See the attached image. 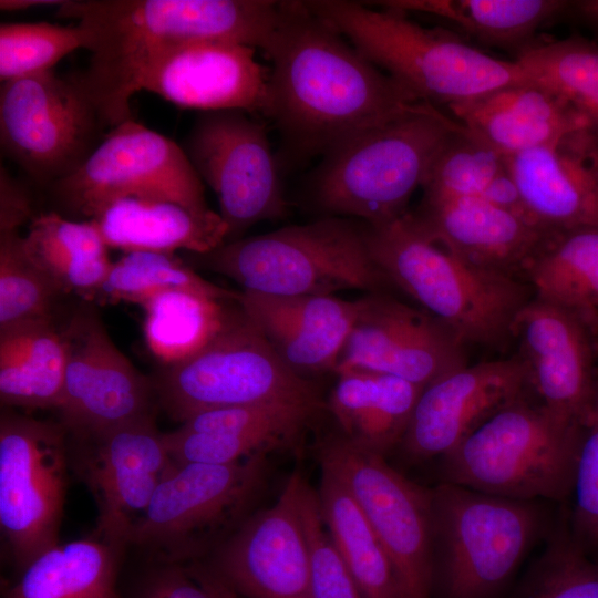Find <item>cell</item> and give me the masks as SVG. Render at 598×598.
<instances>
[{
	"label": "cell",
	"instance_id": "obj_36",
	"mask_svg": "<svg viewBox=\"0 0 598 598\" xmlns=\"http://www.w3.org/2000/svg\"><path fill=\"white\" fill-rule=\"evenodd\" d=\"M172 290L218 300H237L239 295L207 281L174 254L133 251L112 262L89 302H133L141 306L147 299Z\"/></svg>",
	"mask_w": 598,
	"mask_h": 598
},
{
	"label": "cell",
	"instance_id": "obj_41",
	"mask_svg": "<svg viewBox=\"0 0 598 598\" xmlns=\"http://www.w3.org/2000/svg\"><path fill=\"white\" fill-rule=\"evenodd\" d=\"M83 48L79 27L49 22L0 24V81L53 70L75 49Z\"/></svg>",
	"mask_w": 598,
	"mask_h": 598
},
{
	"label": "cell",
	"instance_id": "obj_13",
	"mask_svg": "<svg viewBox=\"0 0 598 598\" xmlns=\"http://www.w3.org/2000/svg\"><path fill=\"white\" fill-rule=\"evenodd\" d=\"M385 456L343 436L319 447L321 466L349 491L385 549L405 598H431L434 584L432 492L390 466Z\"/></svg>",
	"mask_w": 598,
	"mask_h": 598
},
{
	"label": "cell",
	"instance_id": "obj_39",
	"mask_svg": "<svg viewBox=\"0 0 598 598\" xmlns=\"http://www.w3.org/2000/svg\"><path fill=\"white\" fill-rule=\"evenodd\" d=\"M62 295L29 258L19 231L0 234V330L54 318Z\"/></svg>",
	"mask_w": 598,
	"mask_h": 598
},
{
	"label": "cell",
	"instance_id": "obj_27",
	"mask_svg": "<svg viewBox=\"0 0 598 598\" xmlns=\"http://www.w3.org/2000/svg\"><path fill=\"white\" fill-rule=\"evenodd\" d=\"M92 220L106 246L125 254L185 250L202 255L228 239V228L218 213H198L167 200L122 199Z\"/></svg>",
	"mask_w": 598,
	"mask_h": 598
},
{
	"label": "cell",
	"instance_id": "obj_44",
	"mask_svg": "<svg viewBox=\"0 0 598 598\" xmlns=\"http://www.w3.org/2000/svg\"><path fill=\"white\" fill-rule=\"evenodd\" d=\"M573 494V535L584 547H598V382L594 409L581 436Z\"/></svg>",
	"mask_w": 598,
	"mask_h": 598
},
{
	"label": "cell",
	"instance_id": "obj_26",
	"mask_svg": "<svg viewBox=\"0 0 598 598\" xmlns=\"http://www.w3.org/2000/svg\"><path fill=\"white\" fill-rule=\"evenodd\" d=\"M448 110L463 126L506 157L591 125L560 94L534 80L502 86Z\"/></svg>",
	"mask_w": 598,
	"mask_h": 598
},
{
	"label": "cell",
	"instance_id": "obj_14",
	"mask_svg": "<svg viewBox=\"0 0 598 598\" xmlns=\"http://www.w3.org/2000/svg\"><path fill=\"white\" fill-rule=\"evenodd\" d=\"M63 424L4 411L0 419V527L22 570L58 544L70 452Z\"/></svg>",
	"mask_w": 598,
	"mask_h": 598
},
{
	"label": "cell",
	"instance_id": "obj_37",
	"mask_svg": "<svg viewBox=\"0 0 598 598\" xmlns=\"http://www.w3.org/2000/svg\"><path fill=\"white\" fill-rule=\"evenodd\" d=\"M515 61L566 99L598 131V42L578 35L535 43Z\"/></svg>",
	"mask_w": 598,
	"mask_h": 598
},
{
	"label": "cell",
	"instance_id": "obj_20",
	"mask_svg": "<svg viewBox=\"0 0 598 598\" xmlns=\"http://www.w3.org/2000/svg\"><path fill=\"white\" fill-rule=\"evenodd\" d=\"M362 305L334 372L361 369L425 386L467 364L465 347L434 317L383 291Z\"/></svg>",
	"mask_w": 598,
	"mask_h": 598
},
{
	"label": "cell",
	"instance_id": "obj_38",
	"mask_svg": "<svg viewBox=\"0 0 598 598\" xmlns=\"http://www.w3.org/2000/svg\"><path fill=\"white\" fill-rule=\"evenodd\" d=\"M507 172L506 156L461 124L433 159L421 186L423 197L483 198Z\"/></svg>",
	"mask_w": 598,
	"mask_h": 598
},
{
	"label": "cell",
	"instance_id": "obj_34",
	"mask_svg": "<svg viewBox=\"0 0 598 598\" xmlns=\"http://www.w3.org/2000/svg\"><path fill=\"white\" fill-rule=\"evenodd\" d=\"M118 555L99 538L56 544L22 569L6 598H116Z\"/></svg>",
	"mask_w": 598,
	"mask_h": 598
},
{
	"label": "cell",
	"instance_id": "obj_23",
	"mask_svg": "<svg viewBox=\"0 0 598 598\" xmlns=\"http://www.w3.org/2000/svg\"><path fill=\"white\" fill-rule=\"evenodd\" d=\"M506 159L538 225L550 231L598 227V131L591 125Z\"/></svg>",
	"mask_w": 598,
	"mask_h": 598
},
{
	"label": "cell",
	"instance_id": "obj_24",
	"mask_svg": "<svg viewBox=\"0 0 598 598\" xmlns=\"http://www.w3.org/2000/svg\"><path fill=\"white\" fill-rule=\"evenodd\" d=\"M237 302L282 363L307 379L309 374L336 371L362 299L243 290Z\"/></svg>",
	"mask_w": 598,
	"mask_h": 598
},
{
	"label": "cell",
	"instance_id": "obj_12",
	"mask_svg": "<svg viewBox=\"0 0 598 598\" xmlns=\"http://www.w3.org/2000/svg\"><path fill=\"white\" fill-rule=\"evenodd\" d=\"M265 470L266 454L226 465H177L156 488L131 544L159 564L199 557L246 512Z\"/></svg>",
	"mask_w": 598,
	"mask_h": 598
},
{
	"label": "cell",
	"instance_id": "obj_29",
	"mask_svg": "<svg viewBox=\"0 0 598 598\" xmlns=\"http://www.w3.org/2000/svg\"><path fill=\"white\" fill-rule=\"evenodd\" d=\"M380 7L439 18L478 42L517 54L539 29L567 17L568 0H389Z\"/></svg>",
	"mask_w": 598,
	"mask_h": 598
},
{
	"label": "cell",
	"instance_id": "obj_3",
	"mask_svg": "<svg viewBox=\"0 0 598 598\" xmlns=\"http://www.w3.org/2000/svg\"><path fill=\"white\" fill-rule=\"evenodd\" d=\"M365 228L371 258L388 283L411 297L462 346L497 347L512 339L517 315L533 298L523 279L456 256L409 210Z\"/></svg>",
	"mask_w": 598,
	"mask_h": 598
},
{
	"label": "cell",
	"instance_id": "obj_33",
	"mask_svg": "<svg viewBox=\"0 0 598 598\" xmlns=\"http://www.w3.org/2000/svg\"><path fill=\"white\" fill-rule=\"evenodd\" d=\"M318 493L324 524L361 598H405L394 567L342 482L321 466Z\"/></svg>",
	"mask_w": 598,
	"mask_h": 598
},
{
	"label": "cell",
	"instance_id": "obj_9",
	"mask_svg": "<svg viewBox=\"0 0 598 598\" xmlns=\"http://www.w3.org/2000/svg\"><path fill=\"white\" fill-rule=\"evenodd\" d=\"M156 403L175 421L214 409L291 402L322 405L308 379L292 372L238 305L230 301L220 329L188 359L152 378Z\"/></svg>",
	"mask_w": 598,
	"mask_h": 598
},
{
	"label": "cell",
	"instance_id": "obj_10",
	"mask_svg": "<svg viewBox=\"0 0 598 598\" xmlns=\"http://www.w3.org/2000/svg\"><path fill=\"white\" fill-rule=\"evenodd\" d=\"M54 210L92 220L122 199L167 200L210 210L205 188L179 144L131 118L111 128L71 175L48 188Z\"/></svg>",
	"mask_w": 598,
	"mask_h": 598
},
{
	"label": "cell",
	"instance_id": "obj_40",
	"mask_svg": "<svg viewBox=\"0 0 598 598\" xmlns=\"http://www.w3.org/2000/svg\"><path fill=\"white\" fill-rule=\"evenodd\" d=\"M514 598H598V563L587 557L573 533L558 530Z\"/></svg>",
	"mask_w": 598,
	"mask_h": 598
},
{
	"label": "cell",
	"instance_id": "obj_17",
	"mask_svg": "<svg viewBox=\"0 0 598 598\" xmlns=\"http://www.w3.org/2000/svg\"><path fill=\"white\" fill-rule=\"evenodd\" d=\"M154 415L73 437L70 462L97 506L96 538L121 551L131 544L153 495L177 464Z\"/></svg>",
	"mask_w": 598,
	"mask_h": 598
},
{
	"label": "cell",
	"instance_id": "obj_30",
	"mask_svg": "<svg viewBox=\"0 0 598 598\" xmlns=\"http://www.w3.org/2000/svg\"><path fill=\"white\" fill-rule=\"evenodd\" d=\"M65 346L54 318L0 330L2 405L56 409L63 390Z\"/></svg>",
	"mask_w": 598,
	"mask_h": 598
},
{
	"label": "cell",
	"instance_id": "obj_15",
	"mask_svg": "<svg viewBox=\"0 0 598 598\" xmlns=\"http://www.w3.org/2000/svg\"><path fill=\"white\" fill-rule=\"evenodd\" d=\"M203 184L215 193L227 241L287 212L277 161L265 126L237 110L198 112L182 143Z\"/></svg>",
	"mask_w": 598,
	"mask_h": 598
},
{
	"label": "cell",
	"instance_id": "obj_49",
	"mask_svg": "<svg viewBox=\"0 0 598 598\" xmlns=\"http://www.w3.org/2000/svg\"><path fill=\"white\" fill-rule=\"evenodd\" d=\"M66 0H0L2 11H22L40 7L62 6Z\"/></svg>",
	"mask_w": 598,
	"mask_h": 598
},
{
	"label": "cell",
	"instance_id": "obj_46",
	"mask_svg": "<svg viewBox=\"0 0 598 598\" xmlns=\"http://www.w3.org/2000/svg\"><path fill=\"white\" fill-rule=\"evenodd\" d=\"M37 215L30 190L13 177L3 166H0V234L14 233Z\"/></svg>",
	"mask_w": 598,
	"mask_h": 598
},
{
	"label": "cell",
	"instance_id": "obj_6",
	"mask_svg": "<svg viewBox=\"0 0 598 598\" xmlns=\"http://www.w3.org/2000/svg\"><path fill=\"white\" fill-rule=\"evenodd\" d=\"M582 432L529 391L441 458L443 482L512 499L563 501L573 494Z\"/></svg>",
	"mask_w": 598,
	"mask_h": 598
},
{
	"label": "cell",
	"instance_id": "obj_25",
	"mask_svg": "<svg viewBox=\"0 0 598 598\" xmlns=\"http://www.w3.org/2000/svg\"><path fill=\"white\" fill-rule=\"evenodd\" d=\"M430 236L476 266L523 279L550 231L480 197H423L413 213Z\"/></svg>",
	"mask_w": 598,
	"mask_h": 598
},
{
	"label": "cell",
	"instance_id": "obj_42",
	"mask_svg": "<svg viewBox=\"0 0 598 598\" xmlns=\"http://www.w3.org/2000/svg\"><path fill=\"white\" fill-rule=\"evenodd\" d=\"M298 504L309 548L313 598H361L324 524L318 493L303 475L299 485Z\"/></svg>",
	"mask_w": 598,
	"mask_h": 598
},
{
	"label": "cell",
	"instance_id": "obj_18",
	"mask_svg": "<svg viewBox=\"0 0 598 598\" xmlns=\"http://www.w3.org/2000/svg\"><path fill=\"white\" fill-rule=\"evenodd\" d=\"M512 339L533 395L550 412L585 429L598 382V322L533 297L519 311Z\"/></svg>",
	"mask_w": 598,
	"mask_h": 598
},
{
	"label": "cell",
	"instance_id": "obj_45",
	"mask_svg": "<svg viewBox=\"0 0 598 598\" xmlns=\"http://www.w3.org/2000/svg\"><path fill=\"white\" fill-rule=\"evenodd\" d=\"M132 598H212L181 564H161L148 571Z\"/></svg>",
	"mask_w": 598,
	"mask_h": 598
},
{
	"label": "cell",
	"instance_id": "obj_4",
	"mask_svg": "<svg viewBox=\"0 0 598 598\" xmlns=\"http://www.w3.org/2000/svg\"><path fill=\"white\" fill-rule=\"evenodd\" d=\"M307 4L363 56L416 97L437 107L448 109L532 80L515 60L488 55L447 30L416 23L404 12L346 0Z\"/></svg>",
	"mask_w": 598,
	"mask_h": 598
},
{
	"label": "cell",
	"instance_id": "obj_32",
	"mask_svg": "<svg viewBox=\"0 0 598 598\" xmlns=\"http://www.w3.org/2000/svg\"><path fill=\"white\" fill-rule=\"evenodd\" d=\"M523 280L533 297L598 322V227L553 233Z\"/></svg>",
	"mask_w": 598,
	"mask_h": 598
},
{
	"label": "cell",
	"instance_id": "obj_19",
	"mask_svg": "<svg viewBox=\"0 0 598 598\" xmlns=\"http://www.w3.org/2000/svg\"><path fill=\"white\" fill-rule=\"evenodd\" d=\"M300 471L277 502L243 522L216 551L210 568L246 598H313L308 542L298 494Z\"/></svg>",
	"mask_w": 598,
	"mask_h": 598
},
{
	"label": "cell",
	"instance_id": "obj_1",
	"mask_svg": "<svg viewBox=\"0 0 598 598\" xmlns=\"http://www.w3.org/2000/svg\"><path fill=\"white\" fill-rule=\"evenodd\" d=\"M266 116L297 156H326L349 140L424 102L363 56L307 1H283L265 53Z\"/></svg>",
	"mask_w": 598,
	"mask_h": 598
},
{
	"label": "cell",
	"instance_id": "obj_28",
	"mask_svg": "<svg viewBox=\"0 0 598 598\" xmlns=\"http://www.w3.org/2000/svg\"><path fill=\"white\" fill-rule=\"evenodd\" d=\"M328 409L341 436L385 456L408 429L423 386L404 379L361 369L337 372Z\"/></svg>",
	"mask_w": 598,
	"mask_h": 598
},
{
	"label": "cell",
	"instance_id": "obj_7",
	"mask_svg": "<svg viewBox=\"0 0 598 598\" xmlns=\"http://www.w3.org/2000/svg\"><path fill=\"white\" fill-rule=\"evenodd\" d=\"M193 256L243 290L266 295L372 293L389 285L371 258L365 226L338 216L239 237Z\"/></svg>",
	"mask_w": 598,
	"mask_h": 598
},
{
	"label": "cell",
	"instance_id": "obj_2",
	"mask_svg": "<svg viewBox=\"0 0 598 598\" xmlns=\"http://www.w3.org/2000/svg\"><path fill=\"white\" fill-rule=\"evenodd\" d=\"M282 7L270 0H66L56 14L78 22L90 60L73 78L111 130L133 118L131 99L159 58L199 41L266 53Z\"/></svg>",
	"mask_w": 598,
	"mask_h": 598
},
{
	"label": "cell",
	"instance_id": "obj_43",
	"mask_svg": "<svg viewBox=\"0 0 598 598\" xmlns=\"http://www.w3.org/2000/svg\"><path fill=\"white\" fill-rule=\"evenodd\" d=\"M164 443L172 460L183 464H234L258 454L285 450L266 437L219 432H193L178 427L164 433Z\"/></svg>",
	"mask_w": 598,
	"mask_h": 598
},
{
	"label": "cell",
	"instance_id": "obj_16",
	"mask_svg": "<svg viewBox=\"0 0 598 598\" xmlns=\"http://www.w3.org/2000/svg\"><path fill=\"white\" fill-rule=\"evenodd\" d=\"M60 329L65 372L56 410L68 434L90 436L154 415L152 378L117 349L95 308H75Z\"/></svg>",
	"mask_w": 598,
	"mask_h": 598
},
{
	"label": "cell",
	"instance_id": "obj_22",
	"mask_svg": "<svg viewBox=\"0 0 598 598\" xmlns=\"http://www.w3.org/2000/svg\"><path fill=\"white\" fill-rule=\"evenodd\" d=\"M256 51L228 41L184 44L150 66L141 90L198 112L237 110L266 116L269 70Z\"/></svg>",
	"mask_w": 598,
	"mask_h": 598
},
{
	"label": "cell",
	"instance_id": "obj_47",
	"mask_svg": "<svg viewBox=\"0 0 598 598\" xmlns=\"http://www.w3.org/2000/svg\"><path fill=\"white\" fill-rule=\"evenodd\" d=\"M187 568L190 575L212 598H241L210 567L202 564H193Z\"/></svg>",
	"mask_w": 598,
	"mask_h": 598
},
{
	"label": "cell",
	"instance_id": "obj_35",
	"mask_svg": "<svg viewBox=\"0 0 598 598\" xmlns=\"http://www.w3.org/2000/svg\"><path fill=\"white\" fill-rule=\"evenodd\" d=\"M230 301L179 290L147 299L141 307L150 351L163 365L194 355L220 329Z\"/></svg>",
	"mask_w": 598,
	"mask_h": 598
},
{
	"label": "cell",
	"instance_id": "obj_5",
	"mask_svg": "<svg viewBox=\"0 0 598 598\" xmlns=\"http://www.w3.org/2000/svg\"><path fill=\"white\" fill-rule=\"evenodd\" d=\"M460 126L440 107L422 102L349 140L323 156L313 182L317 205L368 226L402 216L436 154Z\"/></svg>",
	"mask_w": 598,
	"mask_h": 598
},
{
	"label": "cell",
	"instance_id": "obj_48",
	"mask_svg": "<svg viewBox=\"0 0 598 598\" xmlns=\"http://www.w3.org/2000/svg\"><path fill=\"white\" fill-rule=\"evenodd\" d=\"M567 17L588 28L598 42V0L570 1Z\"/></svg>",
	"mask_w": 598,
	"mask_h": 598
},
{
	"label": "cell",
	"instance_id": "obj_8",
	"mask_svg": "<svg viewBox=\"0 0 598 598\" xmlns=\"http://www.w3.org/2000/svg\"><path fill=\"white\" fill-rule=\"evenodd\" d=\"M432 492L434 581L444 598H493L546 525L536 501L442 482Z\"/></svg>",
	"mask_w": 598,
	"mask_h": 598
},
{
	"label": "cell",
	"instance_id": "obj_11",
	"mask_svg": "<svg viewBox=\"0 0 598 598\" xmlns=\"http://www.w3.org/2000/svg\"><path fill=\"white\" fill-rule=\"evenodd\" d=\"M105 128L73 75L50 70L1 83V151L44 188L75 172Z\"/></svg>",
	"mask_w": 598,
	"mask_h": 598
},
{
	"label": "cell",
	"instance_id": "obj_31",
	"mask_svg": "<svg viewBox=\"0 0 598 598\" xmlns=\"http://www.w3.org/2000/svg\"><path fill=\"white\" fill-rule=\"evenodd\" d=\"M22 240L29 258L64 295L72 292L87 302L112 266L93 220H74L53 210L38 214Z\"/></svg>",
	"mask_w": 598,
	"mask_h": 598
},
{
	"label": "cell",
	"instance_id": "obj_21",
	"mask_svg": "<svg viewBox=\"0 0 598 598\" xmlns=\"http://www.w3.org/2000/svg\"><path fill=\"white\" fill-rule=\"evenodd\" d=\"M524 361L466 364L425 385L399 444L405 460L442 458L499 409L529 392Z\"/></svg>",
	"mask_w": 598,
	"mask_h": 598
}]
</instances>
